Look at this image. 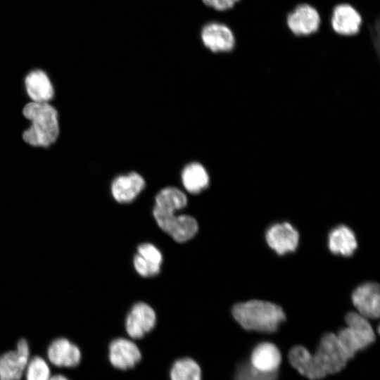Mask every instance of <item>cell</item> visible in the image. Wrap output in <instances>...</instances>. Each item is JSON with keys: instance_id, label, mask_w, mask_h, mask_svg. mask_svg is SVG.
Here are the masks:
<instances>
[{"instance_id": "cell-16", "label": "cell", "mask_w": 380, "mask_h": 380, "mask_svg": "<svg viewBox=\"0 0 380 380\" xmlns=\"http://www.w3.org/2000/svg\"><path fill=\"white\" fill-rule=\"evenodd\" d=\"M27 93L33 102L48 103L54 94L48 75L41 70L30 72L25 79Z\"/></svg>"}, {"instance_id": "cell-1", "label": "cell", "mask_w": 380, "mask_h": 380, "mask_svg": "<svg viewBox=\"0 0 380 380\" xmlns=\"http://www.w3.org/2000/svg\"><path fill=\"white\" fill-rule=\"evenodd\" d=\"M232 315L246 330L275 332L285 319V314L279 305L264 300H252L235 305Z\"/></svg>"}, {"instance_id": "cell-22", "label": "cell", "mask_w": 380, "mask_h": 380, "mask_svg": "<svg viewBox=\"0 0 380 380\" xmlns=\"http://www.w3.org/2000/svg\"><path fill=\"white\" fill-rule=\"evenodd\" d=\"M347 327L351 329L369 347L375 341L374 331L367 318L358 312H350L345 317Z\"/></svg>"}, {"instance_id": "cell-15", "label": "cell", "mask_w": 380, "mask_h": 380, "mask_svg": "<svg viewBox=\"0 0 380 380\" xmlns=\"http://www.w3.org/2000/svg\"><path fill=\"white\" fill-rule=\"evenodd\" d=\"M281 362V355L277 347L270 342L256 345L251 353L250 363L253 367L264 373L278 372Z\"/></svg>"}, {"instance_id": "cell-13", "label": "cell", "mask_w": 380, "mask_h": 380, "mask_svg": "<svg viewBox=\"0 0 380 380\" xmlns=\"http://www.w3.org/2000/svg\"><path fill=\"white\" fill-rule=\"evenodd\" d=\"M144 177L137 172L117 176L112 182L110 190L114 199L120 203L134 201L145 187Z\"/></svg>"}, {"instance_id": "cell-10", "label": "cell", "mask_w": 380, "mask_h": 380, "mask_svg": "<svg viewBox=\"0 0 380 380\" xmlns=\"http://www.w3.org/2000/svg\"><path fill=\"white\" fill-rule=\"evenodd\" d=\"M268 246L279 255L293 252L299 242L298 231L289 222L270 226L265 233Z\"/></svg>"}, {"instance_id": "cell-5", "label": "cell", "mask_w": 380, "mask_h": 380, "mask_svg": "<svg viewBox=\"0 0 380 380\" xmlns=\"http://www.w3.org/2000/svg\"><path fill=\"white\" fill-rule=\"evenodd\" d=\"M30 358L29 343L20 339L15 350L0 355V380H20Z\"/></svg>"}, {"instance_id": "cell-11", "label": "cell", "mask_w": 380, "mask_h": 380, "mask_svg": "<svg viewBox=\"0 0 380 380\" xmlns=\"http://www.w3.org/2000/svg\"><path fill=\"white\" fill-rule=\"evenodd\" d=\"M156 321L153 308L145 303H137L127 317L125 329L131 338H141L153 329Z\"/></svg>"}, {"instance_id": "cell-17", "label": "cell", "mask_w": 380, "mask_h": 380, "mask_svg": "<svg viewBox=\"0 0 380 380\" xmlns=\"http://www.w3.org/2000/svg\"><path fill=\"white\" fill-rule=\"evenodd\" d=\"M357 242L353 231L341 224L331 229L328 236V248L334 254L350 256L357 249Z\"/></svg>"}, {"instance_id": "cell-9", "label": "cell", "mask_w": 380, "mask_h": 380, "mask_svg": "<svg viewBox=\"0 0 380 380\" xmlns=\"http://www.w3.org/2000/svg\"><path fill=\"white\" fill-rule=\"evenodd\" d=\"M108 358L113 367L120 370L134 367L141 359L138 346L132 341L118 338L113 340L108 348Z\"/></svg>"}, {"instance_id": "cell-18", "label": "cell", "mask_w": 380, "mask_h": 380, "mask_svg": "<svg viewBox=\"0 0 380 380\" xmlns=\"http://www.w3.org/2000/svg\"><path fill=\"white\" fill-rule=\"evenodd\" d=\"M184 189L192 194H200L210 184V177L205 167L200 163L191 162L186 165L181 173Z\"/></svg>"}, {"instance_id": "cell-7", "label": "cell", "mask_w": 380, "mask_h": 380, "mask_svg": "<svg viewBox=\"0 0 380 380\" xmlns=\"http://www.w3.org/2000/svg\"><path fill=\"white\" fill-rule=\"evenodd\" d=\"M201 38L204 46L214 53L229 52L235 46V37L232 30L217 22L205 24L201 30Z\"/></svg>"}, {"instance_id": "cell-20", "label": "cell", "mask_w": 380, "mask_h": 380, "mask_svg": "<svg viewBox=\"0 0 380 380\" xmlns=\"http://www.w3.org/2000/svg\"><path fill=\"white\" fill-rule=\"evenodd\" d=\"M155 201L154 207L166 211L175 212L186 205L187 198L178 188L167 186L157 194Z\"/></svg>"}, {"instance_id": "cell-3", "label": "cell", "mask_w": 380, "mask_h": 380, "mask_svg": "<svg viewBox=\"0 0 380 380\" xmlns=\"http://www.w3.org/2000/svg\"><path fill=\"white\" fill-rule=\"evenodd\" d=\"M312 358L321 379L341 372L350 360L333 333L324 334Z\"/></svg>"}, {"instance_id": "cell-4", "label": "cell", "mask_w": 380, "mask_h": 380, "mask_svg": "<svg viewBox=\"0 0 380 380\" xmlns=\"http://www.w3.org/2000/svg\"><path fill=\"white\" fill-rule=\"evenodd\" d=\"M153 215L159 227L177 242L189 240L198 232V223L190 215H175V212L156 207L153 208Z\"/></svg>"}, {"instance_id": "cell-8", "label": "cell", "mask_w": 380, "mask_h": 380, "mask_svg": "<svg viewBox=\"0 0 380 380\" xmlns=\"http://www.w3.org/2000/svg\"><path fill=\"white\" fill-rule=\"evenodd\" d=\"M48 362L58 368H72L80 365L82 353L80 348L66 338L54 339L48 346Z\"/></svg>"}, {"instance_id": "cell-6", "label": "cell", "mask_w": 380, "mask_h": 380, "mask_svg": "<svg viewBox=\"0 0 380 380\" xmlns=\"http://www.w3.org/2000/svg\"><path fill=\"white\" fill-rule=\"evenodd\" d=\"M321 19L317 10L308 4L297 6L286 18V24L292 33L307 36L316 32Z\"/></svg>"}, {"instance_id": "cell-26", "label": "cell", "mask_w": 380, "mask_h": 380, "mask_svg": "<svg viewBox=\"0 0 380 380\" xmlns=\"http://www.w3.org/2000/svg\"><path fill=\"white\" fill-rule=\"evenodd\" d=\"M160 265L138 253L134 258V268L138 274L142 277H148L157 275L160 271Z\"/></svg>"}, {"instance_id": "cell-21", "label": "cell", "mask_w": 380, "mask_h": 380, "mask_svg": "<svg viewBox=\"0 0 380 380\" xmlns=\"http://www.w3.org/2000/svg\"><path fill=\"white\" fill-rule=\"evenodd\" d=\"M170 380H202V372L196 361L190 357L177 360L170 370Z\"/></svg>"}, {"instance_id": "cell-24", "label": "cell", "mask_w": 380, "mask_h": 380, "mask_svg": "<svg viewBox=\"0 0 380 380\" xmlns=\"http://www.w3.org/2000/svg\"><path fill=\"white\" fill-rule=\"evenodd\" d=\"M51 376L50 363L41 356L30 358L23 375L25 380H49Z\"/></svg>"}, {"instance_id": "cell-23", "label": "cell", "mask_w": 380, "mask_h": 380, "mask_svg": "<svg viewBox=\"0 0 380 380\" xmlns=\"http://www.w3.org/2000/svg\"><path fill=\"white\" fill-rule=\"evenodd\" d=\"M336 335L349 359H352L359 351L368 348L348 327L341 329Z\"/></svg>"}, {"instance_id": "cell-2", "label": "cell", "mask_w": 380, "mask_h": 380, "mask_svg": "<svg viewBox=\"0 0 380 380\" xmlns=\"http://www.w3.org/2000/svg\"><path fill=\"white\" fill-rule=\"evenodd\" d=\"M31 126L23 134L24 141L33 146L47 147L53 144L59 134L58 113L48 103L31 102L23 110Z\"/></svg>"}, {"instance_id": "cell-28", "label": "cell", "mask_w": 380, "mask_h": 380, "mask_svg": "<svg viewBox=\"0 0 380 380\" xmlns=\"http://www.w3.org/2000/svg\"><path fill=\"white\" fill-rule=\"evenodd\" d=\"M49 380H70L66 376L61 374L52 375Z\"/></svg>"}, {"instance_id": "cell-19", "label": "cell", "mask_w": 380, "mask_h": 380, "mask_svg": "<svg viewBox=\"0 0 380 380\" xmlns=\"http://www.w3.org/2000/svg\"><path fill=\"white\" fill-rule=\"evenodd\" d=\"M288 359L291 366L301 375L310 380L321 379L309 350L302 346H295L291 348L288 355Z\"/></svg>"}, {"instance_id": "cell-12", "label": "cell", "mask_w": 380, "mask_h": 380, "mask_svg": "<svg viewBox=\"0 0 380 380\" xmlns=\"http://www.w3.org/2000/svg\"><path fill=\"white\" fill-rule=\"evenodd\" d=\"M352 301L361 315L366 318H378L380 313L379 284L366 282L358 286L352 293Z\"/></svg>"}, {"instance_id": "cell-27", "label": "cell", "mask_w": 380, "mask_h": 380, "mask_svg": "<svg viewBox=\"0 0 380 380\" xmlns=\"http://www.w3.org/2000/svg\"><path fill=\"white\" fill-rule=\"evenodd\" d=\"M240 0H202L205 6L220 11L232 8Z\"/></svg>"}, {"instance_id": "cell-14", "label": "cell", "mask_w": 380, "mask_h": 380, "mask_svg": "<svg viewBox=\"0 0 380 380\" xmlns=\"http://www.w3.org/2000/svg\"><path fill=\"white\" fill-rule=\"evenodd\" d=\"M362 22L360 13L348 4H341L333 10L331 24L335 32L350 36L357 34Z\"/></svg>"}, {"instance_id": "cell-25", "label": "cell", "mask_w": 380, "mask_h": 380, "mask_svg": "<svg viewBox=\"0 0 380 380\" xmlns=\"http://www.w3.org/2000/svg\"><path fill=\"white\" fill-rule=\"evenodd\" d=\"M278 372L264 373L258 371L247 361L240 362L236 367L234 380H277Z\"/></svg>"}]
</instances>
